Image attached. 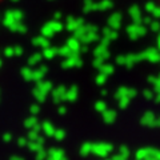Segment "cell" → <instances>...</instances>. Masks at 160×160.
<instances>
[{
	"label": "cell",
	"instance_id": "obj_1",
	"mask_svg": "<svg viewBox=\"0 0 160 160\" xmlns=\"http://www.w3.org/2000/svg\"><path fill=\"white\" fill-rule=\"evenodd\" d=\"M4 2H6V0H0V4H3Z\"/></svg>",
	"mask_w": 160,
	"mask_h": 160
},
{
	"label": "cell",
	"instance_id": "obj_2",
	"mask_svg": "<svg viewBox=\"0 0 160 160\" xmlns=\"http://www.w3.org/2000/svg\"><path fill=\"white\" fill-rule=\"evenodd\" d=\"M159 6H160V0H159Z\"/></svg>",
	"mask_w": 160,
	"mask_h": 160
}]
</instances>
